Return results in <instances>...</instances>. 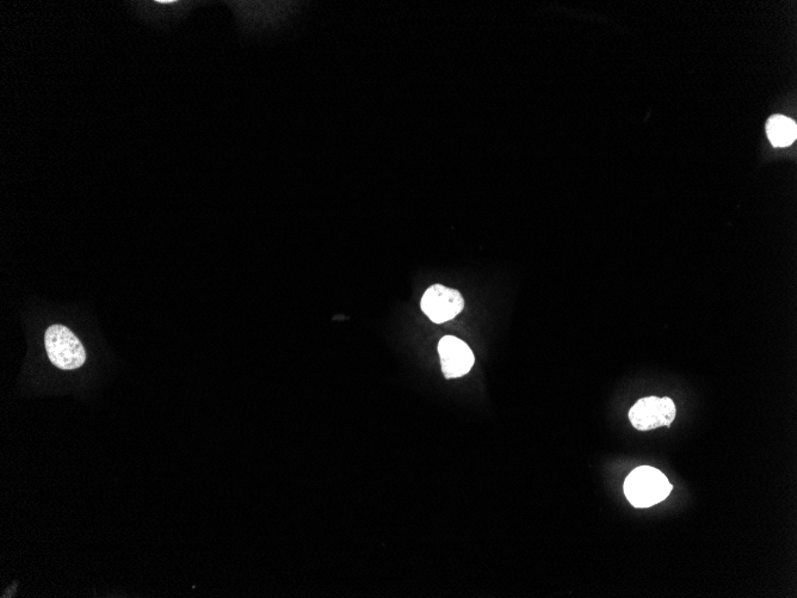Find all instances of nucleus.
<instances>
[{
    "mask_svg": "<svg viewBox=\"0 0 797 598\" xmlns=\"http://www.w3.org/2000/svg\"><path fill=\"white\" fill-rule=\"evenodd\" d=\"M766 134H768L770 143L775 147L790 146L796 139V123L786 116H771L766 123Z\"/></svg>",
    "mask_w": 797,
    "mask_h": 598,
    "instance_id": "7",
    "label": "nucleus"
},
{
    "mask_svg": "<svg viewBox=\"0 0 797 598\" xmlns=\"http://www.w3.org/2000/svg\"><path fill=\"white\" fill-rule=\"evenodd\" d=\"M673 487L657 468H635L624 482V495L635 508H651L670 496Z\"/></svg>",
    "mask_w": 797,
    "mask_h": 598,
    "instance_id": "1",
    "label": "nucleus"
},
{
    "mask_svg": "<svg viewBox=\"0 0 797 598\" xmlns=\"http://www.w3.org/2000/svg\"><path fill=\"white\" fill-rule=\"evenodd\" d=\"M442 371L446 379L461 378L471 372L475 357L471 348L454 336L443 337L438 343Z\"/></svg>",
    "mask_w": 797,
    "mask_h": 598,
    "instance_id": "6",
    "label": "nucleus"
},
{
    "mask_svg": "<svg viewBox=\"0 0 797 598\" xmlns=\"http://www.w3.org/2000/svg\"><path fill=\"white\" fill-rule=\"evenodd\" d=\"M676 405L670 398L648 397L640 399L629 411L635 429L641 431L670 427L676 418Z\"/></svg>",
    "mask_w": 797,
    "mask_h": 598,
    "instance_id": "3",
    "label": "nucleus"
},
{
    "mask_svg": "<svg viewBox=\"0 0 797 598\" xmlns=\"http://www.w3.org/2000/svg\"><path fill=\"white\" fill-rule=\"evenodd\" d=\"M128 4L139 20L158 27L181 21L196 6L195 2H182V0H151V2Z\"/></svg>",
    "mask_w": 797,
    "mask_h": 598,
    "instance_id": "5",
    "label": "nucleus"
},
{
    "mask_svg": "<svg viewBox=\"0 0 797 598\" xmlns=\"http://www.w3.org/2000/svg\"><path fill=\"white\" fill-rule=\"evenodd\" d=\"M420 307L432 322L442 324L454 319L465 307V300L456 289L432 286L423 295Z\"/></svg>",
    "mask_w": 797,
    "mask_h": 598,
    "instance_id": "4",
    "label": "nucleus"
},
{
    "mask_svg": "<svg viewBox=\"0 0 797 598\" xmlns=\"http://www.w3.org/2000/svg\"><path fill=\"white\" fill-rule=\"evenodd\" d=\"M45 344L49 360L55 367L64 371H73L82 367L86 361L83 344L64 325H52L48 328Z\"/></svg>",
    "mask_w": 797,
    "mask_h": 598,
    "instance_id": "2",
    "label": "nucleus"
}]
</instances>
